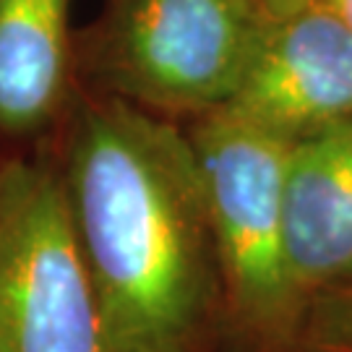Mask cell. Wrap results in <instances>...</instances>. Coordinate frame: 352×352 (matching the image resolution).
<instances>
[{
    "instance_id": "obj_4",
    "label": "cell",
    "mask_w": 352,
    "mask_h": 352,
    "mask_svg": "<svg viewBox=\"0 0 352 352\" xmlns=\"http://www.w3.org/2000/svg\"><path fill=\"white\" fill-rule=\"evenodd\" d=\"M0 352H118L55 162L0 164Z\"/></svg>"
},
{
    "instance_id": "obj_9",
    "label": "cell",
    "mask_w": 352,
    "mask_h": 352,
    "mask_svg": "<svg viewBox=\"0 0 352 352\" xmlns=\"http://www.w3.org/2000/svg\"><path fill=\"white\" fill-rule=\"evenodd\" d=\"M321 3H327L331 11H337L352 26V0H321Z\"/></svg>"
},
{
    "instance_id": "obj_3",
    "label": "cell",
    "mask_w": 352,
    "mask_h": 352,
    "mask_svg": "<svg viewBox=\"0 0 352 352\" xmlns=\"http://www.w3.org/2000/svg\"><path fill=\"white\" fill-rule=\"evenodd\" d=\"M225 298V334L235 352H289L300 327L285 253V141L219 110L190 120Z\"/></svg>"
},
{
    "instance_id": "obj_8",
    "label": "cell",
    "mask_w": 352,
    "mask_h": 352,
    "mask_svg": "<svg viewBox=\"0 0 352 352\" xmlns=\"http://www.w3.org/2000/svg\"><path fill=\"white\" fill-rule=\"evenodd\" d=\"M289 352H352V285L305 305Z\"/></svg>"
},
{
    "instance_id": "obj_1",
    "label": "cell",
    "mask_w": 352,
    "mask_h": 352,
    "mask_svg": "<svg viewBox=\"0 0 352 352\" xmlns=\"http://www.w3.org/2000/svg\"><path fill=\"white\" fill-rule=\"evenodd\" d=\"M55 162L76 243L118 352H217L222 277L183 123L76 91Z\"/></svg>"
},
{
    "instance_id": "obj_2",
    "label": "cell",
    "mask_w": 352,
    "mask_h": 352,
    "mask_svg": "<svg viewBox=\"0 0 352 352\" xmlns=\"http://www.w3.org/2000/svg\"><path fill=\"white\" fill-rule=\"evenodd\" d=\"M266 0H102L76 37L87 91L170 120L225 110L248 71Z\"/></svg>"
},
{
    "instance_id": "obj_7",
    "label": "cell",
    "mask_w": 352,
    "mask_h": 352,
    "mask_svg": "<svg viewBox=\"0 0 352 352\" xmlns=\"http://www.w3.org/2000/svg\"><path fill=\"white\" fill-rule=\"evenodd\" d=\"M76 91L71 0H0V136L58 128Z\"/></svg>"
},
{
    "instance_id": "obj_5",
    "label": "cell",
    "mask_w": 352,
    "mask_h": 352,
    "mask_svg": "<svg viewBox=\"0 0 352 352\" xmlns=\"http://www.w3.org/2000/svg\"><path fill=\"white\" fill-rule=\"evenodd\" d=\"M227 113L285 141L352 120V26L321 0H266Z\"/></svg>"
},
{
    "instance_id": "obj_6",
    "label": "cell",
    "mask_w": 352,
    "mask_h": 352,
    "mask_svg": "<svg viewBox=\"0 0 352 352\" xmlns=\"http://www.w3.org/2000/svg\"><path fill=\"white\" fill-rule=\"evenodd\" d=\"M282 209L289 282L305 311L352 285V120L289 144Z\"/></svg>"
}]
</instances>
